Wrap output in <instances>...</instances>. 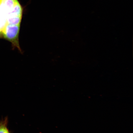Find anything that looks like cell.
<instances>
[{
	"mask_svg": "<svg viewBox=\"0 0 133 133\" xmlns=\"http://www.w3.org/2000/svg\"><path fill=\"white\" fill-rule=\"evenodd\" d=\"M0 133H9L5 126H0Z\"/></svg>",
	"mask_w": 133,
	"mask_h": 133,
	"instance_id": "obj_1",
	"label": "cell"
},
{
	"mask_svg": "<svg viewBox=\"0 0 133 133\" xmlns=\"http://www.w3.org/2000/svg\"><path fill=\"white\" fill-rule=\"evenodd\" d=\"M2 31V29L1 28L0 26V34H1Z\"/></svg>",
	"mask_w": 133,
	"mask_h": 133,
	"instance_id": "obj_2",
	"label": "cell"
},
{
	"mask_svg": "<svg viewBox=\"0 0 133 133\" xmlns=\"http://www.w3.org/2000/svg\"><path fill=\"white\" fill-rule=\"evenodd\" d=\"M1 35V34H0V35Z\"/></svg>",
	"mask_w": 133,
	"mask_h": 133,
	"instance_id": "obj_3",
	"label": "cell"
}]
</instances>
